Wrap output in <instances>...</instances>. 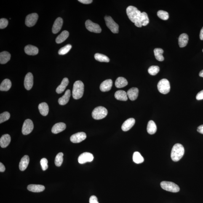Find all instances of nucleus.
Returning <instances> with one entry per match:
<instances>
[{
    "label": "nucleus",
    "mask_w": 203,
    "mask_h": 203,
    "mask_svg": "<svg viewBox=\"0 0 203 203\" xmlns=\"http://www.w3.org/2000/svg\"><path fill=\"white\" fill-rule=\"evenodd\" d=\"M158 16L163 20H166L169 18V13L163 10H159L157 12Z\"/></svg>",
    "instance_id": "obj_39"
},
{
    "label": "nucleus",
    "mask_w": 203,
    "mask_h": 203,
    "mask_svg": "<svg viewBox=\"0 0 203 203\" xmlns=\"http://www.w3.org/2000/svg\"><path fill=\"white\" fill-rule=\"evenodd\" d=\"M47 163V160L45 159V158H43V159H41L40 164L43 170L45 171L47 169L48 167Z\"/></svg>",
    "instance_id": "obj_42"
},
{
    "label": "nucleus",
    "mask_w": 203,
    "mask_h": 203,
    "mask_svg": "<svg viewBox=\"0 0 203 203\" xmlns=\"http://www.w3.org/2000/svg\"><path fill=\"white\" fill-rule=\"evenodd\" d=\"M200 38L201 40H203V27L201 30L200 33Z\"/></svg>",
    "instance_id": "obj_49"
},
{
    "label": "nucleus",
    "mask_w": 203,
    "mask_h": 203,
    "mask_svg": "<svg viewBox=\"0 0 203 203\" xmlns=\"http://www.w3.org/2000/svg\"><path fill=\"white\" fill-rule=\"evenodd\" d=\"M10 117V114L8 112H5L1 113L0 114V123L5 122L7 121Z\"/></svg>",
    "instance_id": "obj_41"
},
{
    "label": "nucleus",
    "mask_w": 203,
    "mask_h": 203,
    "mask_svg": "<svg viewBox=\"0 0 203 203\" xmlns=\"http://www.w3.org/2000/svg\"><path fill=\"white\" fill-rule=\"evenodd\" d=\"M196 99L198 100H203V90L198 93L196 96Z\"/></svg>",
    "instance_id": "obj_45"
},
{
    "label": "nucleus",
    "mask_w": 203,
    "mask_h": 203,
    "mask_svg": "<svg viewBox=\"0 0 203 203\" xmlns=\"http://www.w3.org/2000/svg\"><path fill=\"white\" fill-rule=\"evenodd\" d=\"M108 111L104 107L100 106L94 109L92 113V117L95 120H100L106 117Z\"/></svg>",
    "instance_id": "obj_4"
},
{
    "label": "nucleus",
    "mask_w": 203,
    "mask_h": 203,
    "mask_svg": "<svg viewBox=\"0 0 203 203\" xmlns=\"http://www.w3.org/2000/svg\"><path fill=\"white\" fill-rule=\"evenodd\" d=\"M184 148L180 143L176 144L172 149L171 153V158L175 162L180 160L184 154Z\"/></svg>",
    "instance_id": "obj_1"
},
{
    "label": "nucleus",
    "mask_w": 203,
    "mask_h": 203,
    "mask_svg": "<svg viewBox=\"0 0 203 203\" xmlns=\"http://www.w3.org/2000/svg\"><path fill=\"white\" fill-rule=\"evenodd\" d=\"M33 74L31 73H27L26 75L24 80V86L27 90H30L33 87Z\"/></svg>",
    "instance_id": "obj_14"
},
{
    "label": "nucleus",
    "mask_w": 203,
    "mask_h": 203,
    "mask_svg": "<svg viewBox=\"0 0 203 203\" xmlns=\"http://www.w3.org/2000/svg\"><path fill=\"white\" fill-rule=\"evenodd\" d=\"M95 58L97 61L101 62L108 63L110 61V59L107 56L103 54L97 53L95 55Z\"/></svg>",
    "instance_id": "obj_36"
},
{
    "label": "nucleus",
    "mask_w": 203,
    "mask_h": 203,
    "mask_svg": "<svg viewBox=\"0 0 203 203\" xmlns=\"http://www.w3.org/2000/svg\"><path fill=\"white\" fill-rule=\"evenodd\" d=\"M149 23V19L148 18V14L146 12H143L141 13L139 20L136 22L135 25L137 27H142V26H146Z\"/></svg>",
    "instance_id": "obj_12"
},
{
    "label": "nucleus",
    "mask_w": 203,
    "mask_h": 203,
    "mask_svg": "<svg viewBox=\"0 0 203 203\" xmlns=\"http://www.w3.org/2000/svg\"><path fill=\"white\" fill-rule=\"evenodd\" d=\"M9 24V22L7 19L2 18L0 20V29H3L6 28Z\"/></svg>",
    "instance_id": "obj_43"
},
{
    "label": "nucleus",
    "mask_w": 203,
    "mask_h": 203,
    "mask_svg": "<svg viewBox=\"0 0 203 203\" xmlns=\"http://www.w3.org/2000/svg\"><path fill=\"white\" fill-rule=\"evenodd\" d=\"M105 20L107 26L113 33H119V25L114 21L111 17L106 16L105 17Z\"/></svg>",
    "instance_id": "obj_7"
},
{
    "label": "nucleus",
    "mask_w": 203,
    "mask_h": 203,
    "mask_svg": "<svg viewBox=\"0 0 203 203\" xmlns=\"http://www.w3.org/2000/svg\"><path fill=\"white\" fill-rule=\"evenodd\" d=\"M25 52L27 55H35L38 54V49L36 46L28 45L25 47Z\"/></svg>",
    "instance_id": "obj_19"
},
{
    "label": "nucleus",
    "mask_w": 203,
    "mask_h": 203,
    "mask_svg": "<svg viewBox=\"0 0 203 203\" xmlns=\"http://www.w3.org/2000/svg\"><path fill=\"white\" fill-rule=\"evenodd\" d=\"M135 124V120L134 118H129L121 126V129L124 131H127L133 127Z\"/></svg>",
    "instance_id": "obj_16"
},
{
    "label": "nucleus",
    "mask_w": 203,
    "mask_h": 203,
    "mask_svg": "<svg viewBox=\"0 0 203 203\" xmlns=\"http://www.w3.org/2000/svg\"><path fill=\"white\" fill-rule=\"evenodd\" d=\"M133 160L135 163L141 164L144 162V159L139 152H135L133 155Z\"/></svg>",
    "instance_id": "obj_35"
},
{
    "label": "nucleus",
    "mask_w": 203,
    "mask_h": 203,
    "mask_svg": "<svg viewBox=\"0 0 203 203\" xmlns=\"http://www.w3.org/2000/svg\"><path fill=\"white\" fill-rule=\"evenodd\" d=\"M70 96V91L69 89H68L65 92V95L59 99L58 102L59 104L62 105H66L69 101Z\"/></svg>",
    "instance_id": "obj_23"
},
{
    "label": "nucleus",
    "mask_w": 203,
    "mask_h": 203,
    "mask_svg": "<svg viewBox=\"0 0 203 203\" xmlns=\"http://www.w3.org/2000/svg\"><path fill=\"white\" fill-rule=\"evenodd\" d=\"M157 87L158 90L161 93L167 94L170 91V82L167 79H162L158 83Z\"/></svg>",
    "instance_id": "obj_6"
},
{
    "label": "nucleus",
    "mask_w": 203,
    "mask_h": 203,
    "mask_svg": "<svg viewBox=\"0 0 203 203\" xmlns=\"http://www.w3.org/2000/svg\"><path fill=\"white\" fill-rule=\"evenodd\" d=\"M11 54L9 52L4 51L0 53V63L5 64L9 61L11 58Z\"/></svg>",
    "instance_id": "obj_29"
},
{
    "label": "nucleus",
    "mask_w": 203,
    "mask_h": 203,
    "mask_svg": "<svg viewBox=\"0 0 203 203\" xmlns=\"http://www.w3.org/2000/svg\"><path fill=\"white\" fill-rule=\"evenodd\" d=\"M27 189L33 192H40L44 191L45 187L41 185L31 184L28 185Z\"/></svg>",
    "instance_id": "obj_25"
},
{
    "label": "nucleus",
    "mask_w": 203,
    "mask_h": 203,
    "mask_svg": "<svg viewBox=\"0 0 203 203\" xmlns=\"http://www.w3.org/2000/svg\"><path fill=\"white\" fill-rule=\"evenodd\" d=\"M69 33L68 31H64L57 37L56 39V42L57 44H60L64 42L69 36Z\"/></svg>",
    "instance_id": "obj_32"
},
{
    "label": "nucleus",
    "mask_w": 203,
    "mask_h": 203,
    "mask_svg": "<svg viewBox=\"0 0 203 203\" xmlns=\"http://www.w3.org/2000/svg\"><path fill=\"white\" fill-rule=\"evenodd\" d=\"M38 18V15L36 13L29 14L26 18L25 25L28 27L33 26L37 22Z\"/></svg>",
    "instance_id": "obj_11"
},
{
    "label": "nucleus",
    "mask_w": 203,
    "mask_h": 203,
    "mask_svg": "<svg viewBox=\"0 0 203 203\" xmlns=\"http://www.w3.org/2000/svg\"><path fill=\"white\" fill-rule=\"evenodd\" d=\"M86 137L87 135L85 132H79L72 135L70 140L73 143H79L85 140Z\"/></svg>",
    "instance_id": "obj_13"
},
{
    "label": "nucleus",
    "mask_w": 203,
    "mask_h": 203,
    "mask_svg": "<svg viewBox=\"0 0 203 203\" xmlns=\"http://www.w3.org/2000/svg\"><path fill=\"white\" fill-rule=\"evenodd\" d=\"M69 83V81L68 78H64L62 81L61 84L57 87L56 89V92L57 93L61 94L66 89L67 86Z\"/></svg>",
    "instance_id": "obj_27"
},
{
    "label": "nucleus",
    "mask_w": 203,
    "mask_h": 203,
    "mask_svg": "<svg viewBox=\"0 0 203 203\" xmlns=\"http://www.w3.org/2000/svg\"><path fill=\"white\" fill-rule=\"evenodd\" d=\"M202 51H203V50H202Z\"/></svg>",
    "instance_id": "obj_51"
},
{
    "label": "nucleus",
    "mask_w": 203,
    "mask_h": 203,
    "mask_svg": "<svg viewBox=\"0 0 203 203\" xmlns=\"http://www.w3.org/2000/svg\"><path fill=\"white\" fill-rule=\"evenodd\" d=\"M11 140L10 136L6 134L3 135L0 139V145L2 148H5L9 146Z\"/></svg>",
    "instance_id": "obj_20"
},
{
    "label": "nucleus",
    "mask_w": 203,
    "mask_h": 203,
    "mask_svg": "<svg viewBox=\"0 0 203 203\" xmlns=\"http://www.w3.org/2000/svg\"><path fill=\"white\" fill-rule=\"evenodd\" d=\"M147 130L148 133L151 135L156 133L157 131V127L154 121H150L147 125Z\"/></svg>",
    "instance_id": "obj_30"
},
{
    "label": "nucleus",
    "mask_w": 203,
    "mask_h": 203,
    "mask_svg": "<svg viewBox=\"0 0 203 203\" xmlns=\"http://www.w3.org/2000/svg\"><path fill=\"white\" fill-rule=\"evenodd\" d=\"M89 203H99L97 198L95 196H91L89 199Z\"/></svg>",
    "instance_id": "obj_44"
},
{
    "label": "nucleus",
    "mask_w": 203,
    "mask_h": 203,
    "mask_svg": "<svg viewBox=\"0 0 203 203\" xmlns=\"http://www.w3.org/2000/svg\"><path fill=\"white\" fill-rule=\"evenodd\" d=\"M66 126L65 123L60 122L55 124L52 129L53 133L57 134L63 131L66 128Z\"/></svg>",
    "instance_id": "obj_18"
},
{
    "label": "nucleus",
    "mask_w": 203,
    "mask_h": 203,
    "mask_svg": "<svg viewBox=\"0 0 203 203\" xmlns=\"http://www.w3.org/2000/svg\"><path fill=\"white\" fill-rule=\"evenodd\" d=\"M114 96L117 100L121 101H127L128 100L127 93L123 90H118L115 93Z\"/></svg>",
    "instance_id": "obj_26"
},
{
    "label": "nucleus",
    "mask_w": 203,
    "mask_h": 203,
    "mask_svg": "<svg viewBox=\"0 0 203 203\" xmlns=\"http://www.w3.org/2000/svg\"><path fill=\"white\" fill-rule=\"evenodd\" d=\"M63 20L61 17H58L54 22L53 26L52 31L54 33H57L60 31L63 26Z\"/></svg>",
    "instance_id": "obj_15"
},
{
    "label": "nucleus",
    "mask_w": 203,
    "mask_h": 203,
    "mask_svg": "<svg viewBox=\"0 0 203 203\" xmlns=\"http://www.w3.org/2000/svg\"><path fill=\"white\" fill-rule=\"evenodd\" d=\"M30 162V158L28 156L26 155L21 159L19 163V167L21 171H23L28 167Z\"/></svg>",
    "instance_id": "obj_21"
},
{
    "label": "nucleus",
    "mask_w": 203,
    "mask_h": 203,
    "mask_svg": "<svg viewBox=\"0 0 203 203\" xmlns=\"http://www.w3.org/2000/svg\"><path fill=\"white\" fill-rule=\"evenodd\" d=\"M33 129V124L31 120H26L22 128V133L24 135L31 133Z\"/></svg>",
    "instance_id": "obj_9"
},
{
    "label": "nucleus",
    "mask_w": 203,
    "mask_h": 203,
    "mask_svg": "<svg viewBox=\"0 0 203 203\" xmlns=\"http://www.w3.org/2000/svg\"><path fill=\"white\" fill-rule=\"evenodd\" d=\"M163 52L164 51L162 49L156 48L154 49V55L156 60L159 61H163L164 59L163 55Z\"/></svg>",
    "instance_id": "obj_34"
},
{
    "label": "nucleus",
    "mask_w": 203,
    "mask_h": 203,
    "mask_svg": "<svg viewBox=\"0 0 203 203\" xmlns=\"http://www.w3.org/2000/svg\"><path fill=\"white\" fill-rule=\"evenodd\" d=\"M38 109L40 114L43 116H46L48 114L49 108L48 105L45 102H43L38 105Z\"/></svg>",
    "instance_id": "obj_28"
},
{
    "label": "nucleus",
    "mask_w": 203,
    "mask_h": 203,
    "mask_svg": "<svg viewBox=\"0 0 203 203\" xmlns=\"http://www.w3.org/2000/svg\"><path fill=\"white\" fill-rule=\"evenodd\" d=\"M159 68L156 65H152L150 67L148 70V73L152 75H156L159 72Z\"/></svg>",
    "instance_id": "obj_40"
},
{
    "label": "nucleus",
    "mask_w": 203,
    "mask_h": 203,
    "mask_svg": "<svg viewBox=\"0 0 203 203\" xmlns=\"http://www.w3.org/2000/svg\"><path fill=\"white\" fill-rule=\"evenodd\" d=\"M127 94L129 98L133 101L136 100L138 96V89L137 88H132L128 91Z\"/></svg>",
    "instance_id": "obj_22"
},
{
    "label": "nucleus",
    "mask_w": 203,
    "mask_h": 203,
    "mask_svg": "<svg viewBox=\"0 0 203 203\" xmlns=\"http://www.w3.org/2000/svg\"><path fill=\"white\" fill-rule=\"evenodd\" d=\"M5 170V168L2 163H0V172H4Z\"/></svg>",
    "instance_id": "obj_48"
},
{
    "label": "nucleus",
    "mask_w": 203,
    "mask_h": 203,
    "mask_svg": "<svg viewBox=\"0 0 203 203\" xmlns=\"http://www.w3.org/2000/svg\"><path fill=\"white\" fill-rule=\"evenodd\" d=\"M86 27L89 31L96 33H101L102 30L100 26L97 23H93L92 21L88 20L86 21Z\"/></svg>",
    "instance_id": "obj_8"
},
{
    "label": "nucleus",
    "mask_w": 203,
    "mask_h": 203,
    "mask_svg": "<svg viewBox=\"0 0 203 203\" xmlns=\"http://www.w3.org/2000/svg\"><path fill=\"white\" fill-rule=\"evenodd\" d=\"M72 46L71 45L68 44L64 47L61 48L58 51V54L60 55H64L69 52L71 49Z\"/></svg>",
    "instance_id": "obj_38"
},
{
    "label": "nucleus",
    "mask_w": 203,
    "mask_h": 203,
    "mask_svg": "<svg viewBox=\"0 0 203 203\" xmlns=\"http://www.w3.org/2000/svg\"><path fill=\"white\" fill-rule=\"evenodd\" d=\"M93 155L89 152H84L80 155L78 159L79 163L83 164L87 162H92L93 161Z\"/></svg>",
    "instance_id": "obj_10"
},
{
    "label": "nucleus",
    "mask_w": 203,
    "mask_h": 203,
    "mask_svg": "<svg viewBox=\"0 0 203 203\" xmlns=\"http://www.w3.org/2000/svg\"><path fill=\"white\" fill-rule=\"evenodd\" d=\"M197 131L199 133L203 134V124L199 126L198 128Z\"/></svg>",
    "instance_id": "obj_47"
},
{
    "label": "nucleus",
    "mask_w": 203,
    "mask_h": 203,
    "mask_svg": "<svg viewBox=\"0 0 203 203\" xmlns=\"http://www.w3.org/2000/svg\"><path fill=\"white\" fill-rule=\"evenodd\" d=\"M113 86V81L111 79L106 80L103 81L100 86V90L102 92H108L111 89Z\"/></svg>",
    "instance_id": "obj_17"
},
{
    "label": "nucleus",
    "mask_w": 203,
    "mask_h": 203,
    "mask_svg": "<svg viewBox=\"0 0 203 203\" xmlns=\"http://www.w3.org/2000/svg\"><path fill=\"white\" fill-rule=\"evenodd\" d=\"M78 1L85 4H89L93 2L92 0H79Z\"/></svg>",
    "instance_id": "obj_46"
},
{
    "label": "nucleus",
    "mask_w": 203,
    "mask_h": 203,
    "mask_svg": "<svg viewBox=\"0 0 203 203\" xmlns=\"http://www.w3.org/2000/svg\"><path fill=\"white\" fill-rule=\"evenodd\" d=\"M141 12L137 8L132 6H129L127 9L128 17L131 21L135 23L139 19Z\"/></svg>",
    "instance_id": "obj_3"
},
{
    "label": "nucleus",
    "mask_w": 203,
    "mask_h": 203,
    "mask_svg": "<svg viewBox=\"0 0 203 203\" xmlns=\"http://www.w3.org/2000/svg\"><path fill=\"white\" fill-rule=\"evenodd\" d=\"M188 36L186 33H182L180 35L178 38V44L180 47H185L187 44L188 41Z\"/></svg>",
    "instance_id": "obj_24"
},
{
    "label": "nucleus",
    "mask_w": 203,
    "mask_h": 203,
    "mask_svg": "<svg viewBox=\"0 0 203 203\" xmlns=\"http://www.w3.org/2000/svg\"><path fill=\"white\" fill-rule=\"evenodd\" d=\"M160 185L163 189L172 193L178 192L180 191L178 185L172 182L162 181Z\"/></svg>",
    "instance_id": "obj_5"
},
{
    "label": "nucleus",
    "mask_w": 203,
    "mask_h": 203,
    "mask_svg": "<svg viewBox=\"0 0 203 203\" xmlns=\"http://www.w3.org/2000/svg\"><path fill=\"white\" fill-rule=\"evenodd\" d=\"M64 154L63 153L60 152L58 153L56 156L55 163V165L58 167H60L63 161Z\"/></svg>",
    "instance_id": "obj_37"
},
{
    "label": "nucleus",
    "mask_w": 203,
    "mask_h": 203,
    "mask_svg": "<svg viewBox=\"0 0 203 203\" xmlns=\"http://www.w3.org/2000/svg\"><path fill=\"white\" fill-rule=\"evenodd\" d=\"M199 76L200 77H201L203 78V70H201V71L199 73Z\"/></svg>",
    "instance_id": "obj_50"
},
{
    "label": "nucleus",
    "mask_w": 203,
    "mask_h": 203,
    "mask_svg": "<svg viewBox=\"0 0 203 203\" xmlns=\"http://www.w3.org/2000/svg\"><path fill=\"white\" fill-rule=\"evenodd\" d=\"M12 87V82L8 79H4L0 86V90L1 91H8Z\"/></svg>",
    "instance_id": "obj_33"
},
{
    "label": "nucleus",
    "mask_w": 203,
    "mask_h": 203,
    "mask_svg": "<svg viewBox=\"0 0 203 203\" xmlns=\"http://www.w3.org/2000/svg\"><path fill=\"white\" fill-rule=\"evenodd\" d=\"M84 92V84L82 81H77L73 84L72 96L75 100H78L82 97Z\"/></svg>",
    "instance_id": "obj_2"
},
{
    "label": "nucleus",
    "mask_w": 203,
    "mask_h": 203,
    "mask_svg": "<svg viewBox=\"0 0 203 203\" xmlns=\"http://www.w3.org/2000/svg\"><path fill=\"white\" fill-rule=\"evenodd\" d=\"M128 84L127 80L125 78L120 77L117 79L115 82V86L118 88H121L127 86Z\"/></svg>",
    "instance_id": "obj_31"
}]
</instances>
